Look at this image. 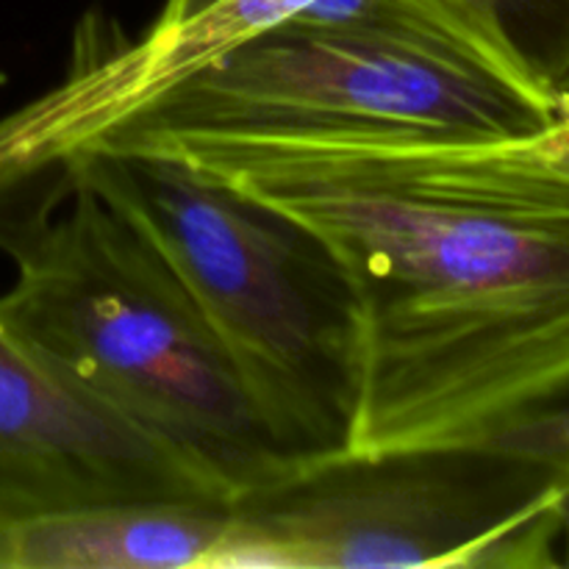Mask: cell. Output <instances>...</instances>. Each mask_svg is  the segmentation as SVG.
<instances>
[{
    "mask_svg": "<svg viewBox=\"0 0 569 569\" xmlns=\"http://www.w3.org/2000/svg\"><path fill=\"white\" fill-rule=\"evenodd\" d=\"M103 148L187 161L328 244L361 322L350 453L489 442L569 395V181L537 137L331 131Z\"/></svg>",
    "mask_w": 569,
    "mask_h": 569,
    "instance_id": "1",
    "label": "cell"
},
{
    "mask_svg": "<svg viewBox=\"0 0 569 569\" xmlns=\"http://www.w3.org/2000/svg\"><path fill=\"white\" fill-rule=\"evenodd\" d=\"M0 320L233 495L298 461L164 256L67 172L0 194Z\"/></svg>",
    "mask_w": 569,
    "mask_h": 569,
    "instance_id": "2",
    "label": "cell"
},
{
    "mask_svg": "<svg viewBox=\"0 0 569 569\" xmlns=\"http://www.w3.org/2000/svg\"><path fill=\"white\" fill-rule=\"evenodd\" d=\"M59 172L94 189L164 256L292 461L348 450L359 403V306L315 231L150 150L89 148Z\"/></svg>",
    "mask_w": 569,
    "mask_h": 569,
    "instance_id": "3",
    "label": "cell"
},
{
    "mask_svg": "<svg viewBox=\"0 0 569 569\" xmlns=\"http://www.w3.org/2000/svg\"><path fill=\"white\" fill-rule=\"evenodd\" d=\"M569 478L495 442L303 461L231 498L222 567H556Z\"/></svg>",
    "mask_w": 569,
    "mask_h": 569,
    "instance_id": "4",
    "label": "cell"
},
{
    "mask_svg": "<svg viewBox=\"0 0 569 569\" xmlns=\"http://www.w3.org/2000/svg\"><path fill=\"white\" fill-rule=\"evenodd\" d=\"M559 117L553 106L472 67L359 28L289 17L167 89L92 148L331 131L528 139Z\"/></svg>",
    "mask_w": 569,
    "mask_h": 569,
    "instance_id": "5",
    "label": "cell"
},
{
    "mask_svg": "<svg viewBox=\"0 0 569 569\" xmlns=\"http://www.w3.org/2000/svg\"><path fill=\"white\" fill-rule=\"evenodd\" d=\"M233 492L0 320V528L61 511Z\"/></svg>",
    "mask_w": 569,
    "mask_h": 569,
    "instance_id": "6",
    "label": "cell"
},
{
    "mask_svg": "<svg viewBox=\"0 0 569 569\" xmlns=\"http://www.w3.org/2000/svg\"><path fill=\"white\" fill-rule=\"evenodd\" d=\"M231 500L61 511L0 528V569H220Z\"/></svg>",
    "mask_w": 569,
    "mask_h": 569,
    "instance_id": "7",
    "label": "cell"
},
{
    "mask_svg": "<svg viewBox=\"0 0 569 569\" xmlns=\"http://www.w3.org/2000/svg\"><path fill=\"white\" fill-rule=\"evenodd\" d=\"M511 76L553 106L569 109V0H472Z\"/></svg>",
    "mask_w": 569,
    "mask_h": 569,
    "instance_id": "8",
    "label": "cell"
},
{
    "mask_svg": "<svg viewBox=\"0 0 569 569\" xmlns=\"http://www.w3.org/2000/svg\"><path fill=\"white\" fill-rule=\"evenodd\" d=\"M489 442L548 461L569 478V395L522 417Z\"/></svg>",
    "mask_w": 569,
    "mask_h": 569,
    "instance_id": "9",
    "label": "cell"
},
{
    "mask_svg": "<svg viewBox=\"0 0 569 569\" xmlns=\"http://www.w3.org/2000/svg\"><path fill=\"white\" fill-rule=\"evenodd\" d=\"M537 142L539 150L545 153V159L550 161V167L569 181V109L556 120L553 128L539 133Z\"/></svg>",
    "mask_w": 569,
    "mask_h": 569,
    "instance_id": "10",
    "label": "cell"
},
{
    "mask_svg": "<svg viewBox=\"0 0 569 569\" xmlns=\"http://www.w3.org/2000/svg\"><path fill=\"white\" fill-rule=\"evenodd\" d=\"M209 3H214V0H164L159 17H164V20H181V17L206 9Z\"/></svg>",
    "mask_w": 569,
    "mask_h": 569,
    "instance_id": "11",
    "label": "cell"
}]
</instances>
